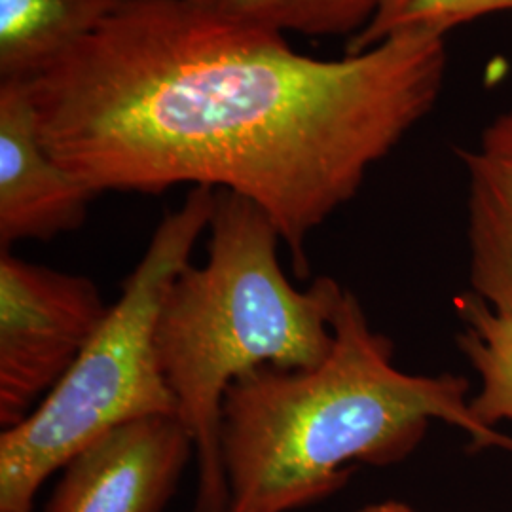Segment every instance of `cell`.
I'll return each instance as SVG.
<instances>
[{"mask_svg":"<svg viewBox=\"0 0 512 512\" xmlns=\"http://www.w3.org/2000/svg\"><path fill=\"white\" fill-rule=\"evenodd\" d=\"M357 512H418L412 509L410 505H406L403 501H382V503H374V505H366L361 511Z\"/></svg>","mask_w":512,"mask_h":512,"instance_id":"13","label":"cell"},{"mask_svg":"<svg viewBox=\"0 0 512 512\" xmlns=\"http://www.w3.org/2000/svg\"><path fill=\"white\" fill-rule=\"evenodd\" d=\"M207 262L173 279L156 317L154 349L177 416L198 458L194 512H230L220 450L226 391L272 366L310 370L334 346L332 319L346 289L317 277L298 291L279 264L283 241L256 203L217 190Z\"/></svg>","mask_w":512,"mask_h":512,"instance_id":"3","label":"cell"},{"mask_svg":"<svg viewBox=\"0 0 512 512\" xmlns=\"http://www.w3.org/2000/svg\"><path fill=\"white\" fill-rule=\"evenodd\" d=\"M192 456L177 414L122 423L63 467L44 512H164Z\"/></svg>","mask_w":512,"mask_h":512,"instance_id":"6","label":"cell"},{"mask_svg":"<svg viewBox=\"0 0 512 512\" xmlns=\"http://www.w3.org/2000/svg\"><path fill=\"white\" fill-rule=\"evenodd\" d=\"M95 196L44 147L29 82L0 80V251L78 230Z\"/></svg>","mask_w":512,"mask_h":512,"instance_id":"7","label":"cell"},{"mask_svg":"<svg viewBox=\"0 0 512 512\" xmlns=\"http://www.w3.org/2000/svg\"><path fill=\"white\" fill-rule=\"evenodd\" d=\"M196 8L239 25L285 35L338 37L361 33L382 0H190Z\"/></svg>","mask_w":512,"mask_h":512,"instance_id":"11","label":"cell"},{"mask_svg":"<svg viewBox=\"0 0 512 512\" xmlns=\"http://www.w3.org/2000/svg\"><path fill=\"white\" fill-rule=\"evenodd\" d=\"M126 0H0V80L31 82Z\"/></svg>","mask_w":512,"mask_h":512,"instance_id":"9","label":"cell"},{"mask_svg":"<svg viewBox=\"0 0 512 512\" xmlns=\"http://www.w3.org/2000/svg\"><path fill=\"white\" fill-rule=\"evenodd\" d=\"M467 171L469 283L495 311H512V109L461 152Z\"/></svg>","mask_w":512,"mask_h":512,"instance_id":"8","label":"cell"},{"mask_svg":"<svg viewBox=\"0 0 512 512\" xmlns=\"http://www.w3.org/2000/svg\"><path fill=\"white\" fill-rule=\"evenodd\" d=\"M446 67L433 33L319 59L190 0H126L29 86L44 147L97 196L234 192L306 279L311 232L435 109Z\"/></svg>","mask_w":512,"mask_h":512,"instance_id":"1","label":"cell"},{"mask_svg":"<svg viewBox=\"0 0 512 512\" xmlns=\"http://www.w3.org/2000/svg\"><path fill=\"white\" fill-rule=\"evenodd\" d=\"M86 275L0 251V427L25 420L61 382L109 315Z\"/></svg>","mask_w":512,"mask_h":512,"instance_id":"5","label":"cell"},{"mask_svg":"<svg viewBox=\"0 0 512 512\" xmlns=\"http://www.w3.org/2000/svg\"><path fill=\"white\" fill-rule=\"evenodd\" d=\"M215 200L217 190L194 186L165 215L92 342L25 420L0 433V512H35L42 484L110 429L177 414L156 361V317L209 230Z\"/></svg>","mask_w":512,"mask_h":512,"instance_id":"4","label":"cell"},{"mask_svg":"<svg viewBox=\"0 0 512 512\" xmlns=\"http://www.w3.org/2000/svg\"><path fill=\"white\" fill-rule=\"evenodd\" d=\"M454 306L463 323L459 348L480 380L471 412L484 427L497 429L512 421V311L492 310L473 293L458 296Z\"/></svg>","mask_w":512,"mask_h":512,"instance_id":"10","label":"cell"},{"mask_svg":"<svg viewBox=\"0 0 512 512\" xmlns=\"http://www.w3.org/2000/svg\"><path fill=\"white\" fill-rule=\"evenodd\" d=\"M505 12H512V0H382L365 29L349 38L346 54L363 52L401 33L446 37L463 23Z\"/></svg>","mask_w":512,"mask_h":512,"instance_id":"12","label":"cell"},{"mask_svg":"<svg viewBox=\"0 0 512 512\" xmlns=\"http://www.w3.org/2000/svg\"><path fill=\"white\" fill-rule=\"evenodd\" d=\"M334 346L310 370L260 368L226 391L220 450L230 512H289L342 490L355 465L408 458L433 421L476 448L512 452V437L471 412V384L456 374H408L391 340L370 327L346 291L332 319Z\"/></svg>","mask_w":512,"mask_h":512,"instance_id":"2","label":"cell"}]
</instances>
